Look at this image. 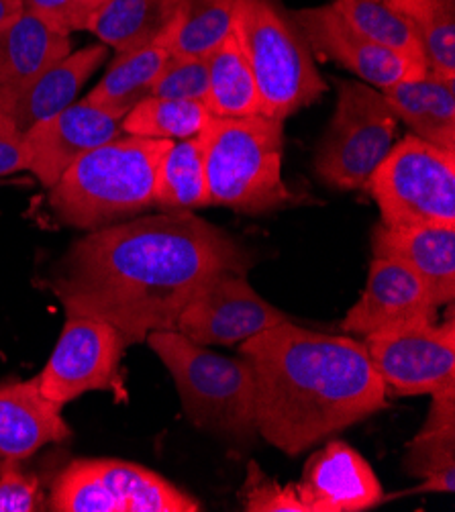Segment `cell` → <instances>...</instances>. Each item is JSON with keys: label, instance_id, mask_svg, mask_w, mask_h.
I'll return each instance as SVG.
<instances>
[{"label": "cell", "instance_id": "obj_25", "mask_svg": "<svg viewBox=\"0 0 455 512\" xmlns=\"http://www.w3.org/2000/svg\"><path fill=\"white\" fill-rule=\"evenodd\" d=\"M154 204L166 211L211 207L200 137L170 141L158 166Z\"/></svg>", "mask_w": 455, "mask_h": 512}, {"label": "cell", "instance_id": "obj_34", "mask_svg": "<svg viewBox=\"0 0 455 512\" xmlns=\"http://www.w3.org/2000/svg\"><path fill=\"white\" fill-rule=\"evenodd\" d=\"M43 508V492L35 476L19 464H0V512H35Z\"/></svg>", "mask_w": 455, "mask_h": 512}, {"label": "cell", "instance_id": "obj_16", "mask_svg": "<svg viewBox=\"0 0 455 512\" xmlns=\"http://www.w3.org/2000/svg\"><path fill=\"white\" fill-rule=\"evenodd\" d=\"M437 309L421 278L394 260L374 258L360 300L347 311L341 329L366 337L382 329L435 323Z\"/></svg>", "mask_w": 455, "mask_h": 512}, {"label": "cell", "instance_id": "obj_14", "mask_svg": "<svg viewBox=\"0 0 455 512\" xmlns=\"http://www.w3.org/2000/svg\"><path fill=\"white\" fill-rule=\"evenodd\" d=\"M123 119L125 115L94 107L88 100L72 102L23 137L29 156L27 172L49 190L84 153L119 139Z\"/></svg>", "mask_w": 455, "mask_h": 512}, {"label": "cell", "instance_id": "obj_26", "mask_svg": "<svg viewBox=\"0 0 455 512\" xmlns=\"http://www.w3.org/2000/svg\"><path fill=\"white\" fill-rule=\"evenodd\" d=\"M333 7L353 29L374 43L394 51L404 60L427 68L413 23L398 13L388 0H333Z\"/></svg>", "mask_w": 455, "mask_h": 512}, {"label": "cell", "instance_id": "obj_4", "mask_svg": "<svg viewBox=\"0 0 455 512\" xmlns=\"http://www.w3.org/2000/svg\"><path fill=\"white\" fill-rule=\"evenodd\" d=\"M145 343L172 374L196 429L241 445L256 439V376L243 355H219L178 331H154Z\"/></svg>", "mask_w": 455, "mask_h": 512}, {"label": "cell", "instance_id": "obj_15", "mask_svg": "<svg viewBox=\"0 0 455 512\" xmlns=\"http://www.w3.org/2000/svg\"><path fill=\"white\" fill-rule=\"evenodd\" d=\"M107 56L105 43L70 51L21 86L0 92V129L25 137L35 125L70 107L88 78L107 62Z\"/></svg>", "mask_w": 455, "mask_h": 512}, {"label": "cell", "instance_id": "obj_5", "mask_svg": "<svg viewBox=\"0 0 455 512\" xmlns=\"http://www.w3.org/2000/svg\"><path fill=\"white\" fill-rule=\"evenodd\" d=\"M198 137L211 204L262 215L294 202L282 178L284 121L264 115L211 117Z\"/></svg>", "mask_w": 455, "mask_h": 512}, {"label": "cell", "instance_id": "obj_3", "mask_svg": "<svg viewBox=\"0 0 455 512\" xmlns=\"http://www.w3.org/2000/svg\"><path fill=\"white\" fill-rule=\"evenodd\" d=\"M168 139L121 135L78 158L49 188V207L70 227L94 231L154 207L156 174Z\"/></svg>", "mask_w": 455, "mask_h": 512}, {"label": "cell", "instance_id": "obj_7", "mask_svg": "<svg viewBox=\"0 0 455 512\" xmlns=\"http://www.w3.org/2000/svg\"><path fill=\"white\" fill-rule=\"evenodd\" d=\"M398 123L378 88L337 80V107L313 162L317 176L337 190H366L396 143Z\"/></svg>", "mask_w": 455, "mask_h": 512}, {"label": "cell", "instance_id": "obj_21", "mask_svg": "<svg viewBox=\"0 0 455 512\" xmlns=\"http://www.w3.org/2000/svg\"><path fill=\"white\" fill-rule=\"evenodd\" d=\"M178 29V13L166 31L137 49L117 54L105 76L84 96L90 105L127 115L137 102L147 98L172 56Z\"/></svg>", "mask_w": 455, "mask_h": 512}, {"label": "cell", "instance_id": "obj_1", "mask_svg": "<svg viewBox=\"0 0 455 512\" xmlns=\"http://www.w3.org/2000/svg\"><path fill=\"white\" fill-rule=\"evenodd\" d=\"M247 268L249 255L221 227L192 211H166L88 231L54 266L49 288L66 315L107 321L135 345L176 331L202 286Z\"/></svg>", "mask_w": 455, "mask_h": 512}, {"label": "cell", "instance_id": "obj_37", "mask_svg": "<svg viewBox=\"0 0 455 512\" xmlns=\"http://www.w3.org/2000/svg\"><path fill=\"white\" fill-rule=\"evenodd\" d=\"M25 11L23 0H0V29L13 23Z\"/></svg>", "mask_w": 455, "mask_h": 512}, {"label": "cell", "instance_id": "obj_2", "mask_svg": "<svg viewBox=\"0 0 455 512\" xmlns=\"http://www.w3.org/2000/svg\"><path fill=\"white\" fill-rule=\"evenodd\" d=\"M239 351L256 376L258 435L290 457L386 408V384L364 341L288 321Z\"/></svg>", "mask_w": 455, "mask_h": 512}, {"label": "cell", "instance_id": "obj_10", "mask_svg": "<svg viewBox=\"0 0 455 512\" xmlns=\"http://www.w3.org/2000/svg\"><path fill=\"white\" fill-rule=\"evenodd\" d=\"M370 362L398 396L433 394L455 384V327L415 323L364 337Z\"/></svg>", "mask_w": 455, "mask_h": 512}, {"label": "cell", "instance_id": "obj_35", "mask_svg": "<svg viewBox=\"0 0 455 512\" xmlns=\"http://www.w3.org/2000/svg\"><path fill=\"white\" fill-rule=\"evenodd\" d=\"M29 166V156L23 137L0 129V178L17 172H25Z\"/></svg>", "mask_w": 455, "mask_h": 512}, {"label": "cell", "instance_id": "obj_8", "mask_svg": "<svg viewBox=\"0 0 455 512\" xmlns=\"http://www.w3.org/2000/svg\"><path fill=\"white\" fill-rule=\"evenodd\" d=\"M366 190L382 225H455V151L409 133L392 145Z\"/></svg>", "mask_w": 455, "mask_h": 512}, {"label": "cell", "instance_id": "obj_24", "mask_svg": "<svg viewBox=\"0 0 455 512\" xmlns=\"http://www.w3.org/2000/svg\"><path fill=\"white\" fill-rule=\"evenodd\" d=\"M178 9L180 0H109L94 13L88 31L123 54L160 37Z\"/></svg>", "mask_w": 455, "mask_h": 512}, {"label": "cell", "instance_id": "obj_36", "mask_svg": "<svg viewBox=\"0 0 455 512\" xmlns=\"http://www.w3.org/2000/svg\"><path fill=\"white\" fill-rule=\"evenodd\" d=\"M415 492H455V468H447L427 476Z\"/></svg>", "mask_w": 455, "mask_h": 512}, {"label": "cell", "instance_id": "obj_18", "mask_svg": "<svg viewBox=\"0 0 455 512\" xmlns=\"http://www.w3.org/2000/svg\"><path fill=\"white\" fill-rule=\"evenodd\" d=\"M70 437L62 404L41 392L37 378L0 384V464H21L45 445Z\"/></svg>", "mask_w": 455, "mask_h": 512}, {"label": "cell", "instance_id": "obj_33", "mask_svg": "<svg viewBox=\"0 0 455 512\" xmlns=\"http://www.w3.org/2000/svg\"><path fill=\"white\" fill-rule=\"evenodd\" d=\"M23 5L29 13L64 35L88 31L98 11L92 0H23Z\"/></svg>", "mask_w": 455, "mask_h": 512}, {"label": "cell", "instance_id": "obj_9", "mask_svg": "<svg viewBox=\"0 0 455 512\" xmlns=\"http://www.w3.org/2000/svg\"><path fill=\"white\" fill-rule=\"evenodd\" d=\"M56 512H198L200 502L160 474L121 459H76L52 488Z\"/></svg>", "mask_w": 455, "mask_h": 512}, {"label": "cell", "instance_id": "obj_28", "mask_svg": "<svg viewBox=\"0 0 455 512\" xmlns=\"http://www.w3.org/2000/svg\"><path fill=\"white\" fill-rule=\"evenodd\" d=\"M421 41L427 72L455 78V0H388Z\"/></svg>", "mask_w": 455, "mask_h": 512}, {"label": "cell", "instance_id": "obj_32", "mask_svg": "<svg viewBox=\"0 0 455 512\" xmlns=\"http://www.w3.org/2000/svg\"><path fill=\"white\" fill-rule=\"evenodd\" d=\"M241 496L247 512H309L300 502L294 486H280L268 478L256 462H251L247 468Z\"/></svg>", "mask_w": 455, "mask_h": 512}, {"label": "cell", "instance_id": "obj_30", "mask_svg": "<svg viewBox=\"0 0 455 512\" xmlns=\"http://www.w3.org/2000/svg\"><path fill=\"white\" fill-rule=\"evenodd\" d=\"M455 468V419H429L404 455V470L415 478Z\"/></svg>", "mask_w": 455, "mask_h": 512}, {"label": "cell", "instance_id": "obj_12", "mask_svg": "<svg viewBox=\"0 0 455 512\" xmlns=\"http://www.w3.org/2000/svg\"><path fill=\"white\" fill-rule=\"evenodd\" d=\"M290 317L264 300L237 272L202 286L182 309L176 331L200 345H237Z\"/></svg>", "mask_w": 455, "mask_h": 512}, {"label": "cell", "instance_id": "obj_27", "mask_svg": "<svg viewBox=\"0 0 455 512\" xmlns=\"http://www.w3.org/2000/svg\"><path fill=\"white\" fill-rule=\"evenodd\" d=\"M205 102L147 96L125 115L121 127L125 135L145 139H190L211 121Z\"/></svg>", "mask_w": 455, "mask_h": 512}, {"label": "cell", "instance_id": "obj_31", "mask_svg": "<svg viewBox=\"0 0 455 512\" xmlns=\"http://www.w3.org/2000/svg\"><path fill=\"white\" fill-rule=\"evenodd\" d=\"M209 92V60L196 56H170L149 96L205 102Z\"/></svg>", "mask_w": 455, "mask_h": 512}, {"label": "cell", "instance_id": "obj_11", "mask_svg": "<svg viewBox=\"0 0 455 512\" xmlns=\"http://www.w3.org/2000/svg\"><path fill=\"white\" fill-rule=\"evenodd\" d=\"M125 347L111 323L68 315L52 357L37 376L41 392L64 406L92 390H117Z\"/></svg>", "mask_w": 455, "mask_h": 512}, {"label": "cell", "instance_id": "obj_13", "mask_svg": "<svg viewBox=\"0 0 455 512\" xmlns=\"http://www.w3.org/2000/svg\"><path fill=\"white\" fill-rule=\"evenodd\" d=\"M298 31L309 43L313 54H319L347 72L356 74L362 82L384 90L404 80H415L427 74V68L404 60L394 51L374 43L353 29L333 7L300 9L290 15Z\"/></svg>", "mask_w": 455, "mask_h": 512}, {"label": "cell", "instance_id": "obj_29", "mask_svg": "<svg viewBox=\"0 0 455 512\" xmlns=\"http://www.w3.org/2000/svg\"><path fill=\"white\" fill-rule=\"evenodd\" d=\"M239 0H180L172 56L209 58L231 33Z\"/></svg>", "mask_w": 455, "mask_h": 512}, {"label": "cell", "instance_id": "obj_6", "mask_svg": "<svg viewBox=\"0 0 455 512\" xmlns=\"http://www.w3.org/2000/svg\"><path fill=\"white\" fill-rule=\"evenodd\" d=\"M235 21L264 117L284 121L321 98L327 84L313 51L274 0H239Z\"/></svg>", "mask_w": 455, "mask_h": 512}, {"label": "cell", "instance_id": "obj_23", "mask_svg": "<svg viewBox=\"0 0 455 512\" xmlns=\"http://www.w3.org/2000/svg\"><path fill=\"white\" fill-rule=\"evenodd\" d=\"M209 60V92L205 107L213 117H254L262 115L260 94L254 72L245 56L237 21L231 33L219 43Z\"/></svg>", "mask_w": 455, "mask_h": 512}, {"label": "cell", "instance_id": "obj_20", "mask_svg": "<svg viewBox=\"0 0 455 512\" xmlns=\"http://www.w3.org/2000/svg\"><path fill=\"white\" fill-rule=\"evenodd\" d=\"M380 92L411 135L455 151V78L427 72Z\"/></svg>", "mask_w": 455, "mask_h": 512}, {"label": "cell", "instance_id": "obj_17", "mask_svg": "<svg viewBox=\"0 0 455 512\" xmlns=\"http://www.w3.org/2000/svg\"><path fill=\"white\" fill-rule=\"evenodd\" d=\"M294 488L309 512H360L384 498L364 455L343 441H329L317 451Z\"/></svg>", "mask_w": 455, "mask_h": 512}, {"label": "cell", "instance_id": "obj_22", "mask_svg": "<svg viewBox=\"0 0 455 512\" xmlns=\"http://www.w3.org/2000/svg\"><path fill=\"white\" fill-rule=\"evenodd\" d=\"M70 51V35L52 29L25 9L0 29V92L21 86Z\"/></svg>", "mask_w": 455, "mask_h": 512}, {"label": "cell", "instance_id": "obj_19", "mask_svg": "<svg viewBox=\"0 0 455 512\" xmlns=\"http://www.w3.org/2000/svg\"><path fill=\"white\" fill-rule=\"evenodd\" d=\"M374 258L394 260L415 272L437 306L455 298V225L388 227L372 233Z\"/></svg>", "mask_w": 455, "mask_h": 512}, {"label": "cell", "instance_id": "obj_38", "mask_svg": "<svg viewBox=\"0 0 455 512\" xmlns=\"http://www.w3.org/2000/svg\"><path fill=\"white\" fill-rule=\"evenodd\" d=\"M92 3H94L98 9H100V7H103L105 3H109V0H92Z\"/></svg>", "mask_w": 455, "mask_h": 512}]
</instances>
